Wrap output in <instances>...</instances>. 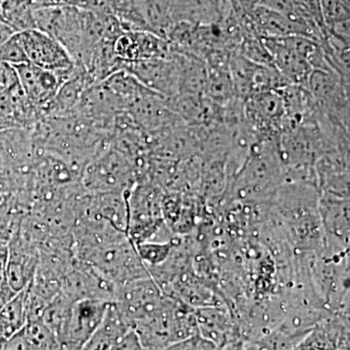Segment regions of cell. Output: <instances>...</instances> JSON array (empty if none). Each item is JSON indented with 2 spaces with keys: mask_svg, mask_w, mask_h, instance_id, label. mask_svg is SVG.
<instances>
[{
  "mask_svg": "<svg viewBox=\"0 0 350 350\" xmlns=\"http://www.w3.org/2000/svg\"><path fill=\"white\" fill-rule=\"evenodd\" d=\"M0 63L8 64L12 66L27 63L18 32L13 33L0 46Z\"/></svg>",
  "mask_w": 350,
  "mask_h": 350,
  "instance_id": "cb8c5ba5",
  "label": "cell"
},
{
  "mask_svg": "<svg viewBox=\"0 0 350 350\" xmlns=\"http://www.w3.org/2000/svg\"><path fill=\"white\" fill-rule=\"evenodd\" d=\"M0 342H2V340H0Z\"/></svg>",
  "mask_w": 350,
  "mask_h": 350,
  "instance_id": "4dcf8cb0",
  "label": "cell"
},
{
  "mask_svg": "<svg viewBox=\"0 0 350 350\" xmlns=\"http://www.w3.org/2000/svg\"><path fill=\"white\" fill-rule=\"evenodd\" d=\"M42 119L19 81L0 93V131L32 129Z\"/></svg>",
  "mask_w": 350,
  "mask_h": 350,
  "instance_id": "9a60e30c",
  "label": "cell"
},
{
  "mask_svg": "<svg viewBox=\"0 0 350 350\" xmlns=\"http://www.w3.org/2000/svg\"><path fill=\"white\" fill-rule=\"evenodd\" d=\"M301 11L321 29L326 36V27L321 14V0H295Z\"/></svg>",
  "mask_w": 350,
  "mask_h": 350,
  "instance_id": "d4e9b609",
  "label": "cell"
},
{
  "mask_svg": "<svg viewBox=\"0 0 350 350\" xmlns=\"http://www.w3.org/2000/svg\"><path fill=\"white\" fill-rule=\"evenodd\" d=\"M319 211L324 234V250L349 252V198L320 193Z\"/></svg>",
  "mask_w": 350,
  "mask_h": 350,
  "instance_id": "9c48e42d",
  "label": "cell"
},
{
  "mask_svg": "<svg viewBox=\"0 0 350 350\" xmlns=\"http://www.w3.org/2000/svg\"><path fill=\"white\" fill-rule=\"evenodd\" d=\"M244 118L259 139L280 137L287 125L282 90L253 94L244 100Z\"/></svg>",
  "mask_w": 350,
  "mask_h": 350,
  "instance_id": "8992f818",
  "label": "cell"
},
{
  "mask_svg": "<svg viewBox=\"0 0 350 350\" xmlns=\"http://www.w3.org/2000/svg\"><path fill=\"white\" fill-rule=\"evenodd\" d=\"M0 22H1V21H0Z\"/></svg>",
  "mask_w": 350,
  "mask_h": 350,
  "instance_id": "1f68e13d",
  "label": "cell"
},
{
  "mask_svg": "<svg viewBox=\"0 0 350 350\" xmlns=\"http://www.w3.org/2000/svg\"><path fill=\"white\" fill-rule=\"evenodd\" d=\"M100 83L109 92L122 111H128L137 100L155 93L126 70L116 71Z\"/></svg>",
  "mask_w": 350,
  "mask_h": 350,
  "instance_id": "ac0fdd59",
  "label": "cell"
},
{
  "mask_svg": "<svg viewBox=\"0 0 350 350\" xmlns=\"http://www.w3.org/2000/svg\"><path fill=\"white\" fill-rule=\"evenodd\" d=\"M131 330L145 350H162L198 334L195 308L165 295L160 308L135 322Z\"/></svg>",
  "mask_w": 350,
  "mask_h": 350,
  "instance_id": "6da1fadb",
  "label": "cell"
},
{
  "mask_svg": "<svg viewBox=\"0 0 350 350\" xmlns=\"http://www.w3.org/2000/svg\"><path fill=\"white\" fill-rule=\"evenodd\" d=\"M232 6L256 5L260 0H231Z\"/></svg>",
  "mask_w": 350,
  "mask_h": 350,
  "instance_id": "f546056e",
  "label": "cell"
},
{
  "mask_svg": "<svg viewBox=\"0 0 350 350\" xmlns=\"http://www.w3.org/2000/svg\"><path fill=\"white\" fill-rule=\"evenodd\" d=\"M133 163L111 145L94 158L83 170L81 185L91 195L129 192L137 183Z\"/></svg>",
  "mask_w": 350,
  "mask_h": 350,
  "instance_id": "277c9868",
  "label": "cell"
},
{
  "mask_svg": "<svg viewBox=\"0 0 350 350\" xmlns=\"http://www.w3.org/2000/svg\"><path fill=\"white\" fill-rule=\"evenodd\" d=\"M38 5L75 6V0H34Z\"/></svg>",
  "mask_w": 350,
  "mask_h": 350,
  "instance_id": "f1b7e54d",
  "label": "cell"
},
{
  "mask_svg": "<svg viewBox=\"0 0 350 350\" xmlns=\"http://www.w3.org/2000/svg\"><path fill=\"white\" fill-rule=\"evenodd\" d=\"M75 301L70 296L61 290L44 308L40 320L56 336L57 340L66 326Z\"/></svg>",
  "mask_w": 350,
  "mask_h": 350,
  "instance_id": "44dd1931",
  "label": "cell"
},
{
  "mask_svg": "<svg viewBox=\"0 0 350 350\" xmlns=\"http://www.w3.org/2000/svg\"><path fill=\"white\" fill-rule=\"evenodd\" d=\"M198 334L219 349L241 340L236 322L227 305L196 308Z\"/></svg>",
  "mask_w": 350,
  "mask_h": 350,
  "instance_id": "2e32d148",
  "label": "cell"
},
{
  "mask_svg": "<svg viewBox=\"0 0 350 350\" xmlns=\"http://www.w3.org/2000/svg\"><path fill=\"white\" fill-rule=\"evenodd\" d=\"M62 290L75 301L94 299L114 301L117 286L98 269L75 256L64 273Z\"/></svg>",
  "mask_w": 350,
  "mask_h": 350,
  "instance_id": "ba28073f",
  "label": "cell"
},
{
  "mask_svg": "<svg viewBox=\"0 0 350 350\" xmlns=\"http://www.w3.org/2000/svg\"><path fill=\"white\" fill-rule=\"evenodd\" d=\"M110 303L94 299L75 301L59 338L64 350H82L100 329Z\"/></svg>",
  "mask_w": 350,
  "mask_h": 350,
  "instance_id": "52a82bcc",
  "label": "cell"
},
{
  "mask_svg": "<svg viewBox=\"0 0 350 350\" xmlns=\"http://www.w3.org/2000/svg\"><path fill=\"white\" fill-rule=\"evenodd\" d=\"M17 82L15 68L10 64L0 63V93Z\"/></svg>",
  "mask_w": 350,
  "mask_h": 350,
  "instance_id": "4316f807",
  "label": "cell"
},
{
  "mask_svg": "<svg viewBox=\"0 0 350 350\" xmlns=\"http://www.w3.org/2000/svg\"><path fill=\"white\" fill-rule=\"evenodd\" d=\"M163 194L162 188L149 180L138 181L126 193V234L133 243L151 241L165 224L163 217Z\"/></svg>",
  "mask_w": 350,
  "mask_h": 350,
  "instance_id": "5b68a950",
  "label": "cell"
},
{
  "mask_svg": "<svg viewBox=\"0 0 350 350\" xmlns=\"http://www.w3.org/2000/svg\"><path fill=\"white\" fill-rule=\"evenodd\" d=\"M34 20L36 29L56 39L75 64L87 68L92 49L88 41L86 9L38 5L34 11Z\"/></svg>",
  "mask_w": 350,
  "mask_h": 350,
  "instance_id": "3957f363",
  "label": "cell"
},
{
  "mask_svg": "<svg viewBox=\"0 0 350 350\" xmlns=\"http://www.w3.org/2000/svg\"><path fill=\"white\" fill-rule=\"evenodd\" d=\"M121 70H126L139 80L151 91L172 98L179 92V61L178 56L172 52L165 59H148V61L123 63Z\"/></svg>",
  "mask_w": 350,
  "mask_h": 350,
  "instance_id": "7c38bea8",
  "label": "cell"
},
{
  "mask_svg": "<svg viewBox=\"0 0 350 350\" xmlns=\"http://www.w3.org/2000/svg\"><path fill=\"white\" fill-rule=\"evenodd\" d=\"M180 237L175 236L170 241H144L135 245L140 259L148 268L163 264L169 258Z\"/></svg>",
  "mask_w": 350,
  "mask_h": 350,
  "instance_id": "7402d4cb",
  "label": "cell"
},
{
  "mask_svg": "<svg viewBox=\"0 0 350 350\" xmlns=\"http://www.w3.org/2000/svg\"><path fill=\"white\" fill-rule=\"evenodd\" d=\"M114 52L123 63L165 59L172 55L167 39L148 31H124L115 40Z\"/></svg>",
  "mask_w": 350,
  "mask_h": 350,
  "instance_id": "5bb4252c",
  "label": "cell"
},
{
  "mask_svg": "<svg viewBox=\"0 0 350 350\" xmlns=\"http://www.w3.org/2000/svg\"><path fill=\"white\" fill-rule=\"evenodd\" d=\"M27 63L59 75H68L75 68V62L56 39L38 29L18 32Z\"/></svg>",
  "mask_w": 350,
  "mask_h": 350,
  "instance_id": "30bf717a",
  "label": "cell"
},
{
  "mask_svg": "<svg viewBox=\"0 0 350 350\" xmlns=\"http://www.w3.org/2000/svg\"><path fill=\"white\" fill-rule=\"evenodd\" d=\"M163 298L165 294L150 276L117 287L114 303L133 327L135 322L156 312L162 305Z\"/></svg>",
  "mask_w": 350,
  "mask_h": 350,
  "instance_id": "8fae6325",
  "label": "cell"
},
{
  "mask_svg": "<svg viewBox=\"0 0 350 350\" xmlns=\"http://www.w3.org/2000/svg\"><path fill=\"white\" fill-rule=\"evenodd\" d=\"M27 287L14 295L0 308V340L2 342L17 335L27 325Z\"/></svg>",
  "mask_w": 350,
  "mask_h": 350,
  "instance_id": "d6986e66",
  "label": "cell"
},
{
  "mask_svg": "<svg viewBox=\"0 0 350 350\" xmlns=\"http://www.w3.org/2000/svg\"><path fill=\"white\" fill-rule=\"evenodd\" d=\"M1 350H27L23 331L3 342Z\"/></svg>",
  "mask_w": 350,
  "mask_h": 350,
  "instance_id": "83f0119b",
  "label": "cell"
},
{
  "mask_svg": "<svg viewBox=\"0 0 350 350\" xmlns=\"http://www.w3.org/2000/svg\"><path fill=\"white\" fill-rule=\"evenodd\" d=\"M162 350H219V349L213 342L200 337L199 334H197L186 340L174 342Z\"/></svg>",
  "mask_w": 350,
  "mask_h": 350,
  "instance_id": "484cf974",
  "label": "cell"
},
{
  "mask_svg": "<svg viewBox=\"0 0 350 350\" xmlns=\"http://www.w3.org/2000/svg\"><path fill=\"white\" fill-rule=\"evenodd\" d=\"M299 347L310 350H349V315L330 313L308 332Z\"/></svg>",
  "mask_w": 350,
  "mask_h": 350,
  "instance_id": "e0dca14e",
  "label": "cell"
},
{
  "mask_svg": "<svg viewBox=\"0 0 350 350\" xmlns=\"http://www.w3.org/2000/svg\"><path fill=\"white\" fill-rule=\"evenodd\" d=\"M75 256L89 262L117 287L139 278H150L148 269L138 255L128 234L89 245L73 247Z\"/></svg>",
  "mask_w": 350,
  "mask_h": 350,
  "instance_id": "7a4b0ae2",
  "label": "cell"
},
{
  "mask_svg": "<svg viewBox=\"0 0 350 350\" xmlns=\"http://www.w3.org/2000/svg\"><path fill=\"white\" fill-rule=\"evenodd\" d=\"M13 68L17 73L21 88L32 105L38 108L42 118L46 107L55 98L62 85L73 73L68 75H59L29 63L17 64L13 66Z\"/></svg>",
  "mask_w": 350,
  "mask_h": 350,
  "instance_id": "4fadbf2b",
  "label": "cell"
},
{
  "mask_svg": "<svg viewBox=\"0 0 350 350\" xmlns=\"http://www.w3.org/2000/svg\"><path fill=\"white\" fill-rule=\"evenodd\" d=\"M34 0H0V21L13 32L36 29Z\"/></svg>",
  "mask_w": 350,
  "mask_h": 350,
  "instance_id": "ffe728a7",
  "label": "cell"
},
{
  "mask_svg": "<svg viewBox=\"0 0 350 350\" xmlns=\"http://www.w3.org/2000/svg\"><path fill=\"white\" fill-rule=\"evenodd\" d=\"M321 14L326 29L349 21V0H321Z\"/></svg>",
  "mask_w": 350,
  "mask_h": 350,
  "instance_id": "603a6c76",
  "label": "cell"
}]
</instances>
